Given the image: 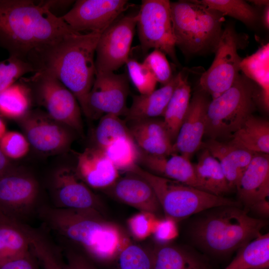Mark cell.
Here are the masks:
<instances>
[{
  "mask_svg": "<svg viewBox=\"0 0 269 269\" xmlns=\"http://www.w3.org/2000/svg\"><path fill=\"white\" fill-rule=\"evenodd\" d=\"M119 177L110 187L104 190L121 202L155 215L162 210L160 205L150 185L143 179L131 173Z\"/></svg>",
  "mask_w": 269,
  "mask_h": 269,
  "instance_id": "obj_20",
  "label": "cell"
},
{
  "mask_svg": "<svg viewBox=\"0 0 269 269\" xmlns=\"http://www.w3.org/2000/svg\"><path fill=\"white\" fill-rule=\"evenodd\" d=\"M14 165L0 150V176L12 168Z\"/></svg>",
  "mask_w": 269,
  "mask_h": 269,
  "instance_id": "obj_46",
  "label": "cell"
},
{
  "mask_svg": "<svg viewBox=\"0 0 269 269\" xmlns=\"http://www.w3.org/2000/svg\"><path fill=\"white\" fill-rule=\"evenodd\" d=\"M240 70L260 89L259 104L266 111L269 108V44L262 45L252 55L243 58Z\"/></svg>",
  "mask_w": 269,
  "mask_h": 269,
  "instance_id": "obj_30",
  "label": "cell"
},
{
  "mask_svg": "<svg viewBox=\"0 0 269 269\" xmlns=\"http://www.w3.org/2000/svg\"><path fill=\"white\" fill-rule=\"evenodd\" d=\"M250 2L253 3L256 6L259 7H264L269 5V1L268 0H249Z\"/></svg>",
  "mask_w": 269,
  "mask_h": 269,
  "instance_id": "obj_48",
  "label": "cell"
},
{
  "mask_svg": "<svg viewBox=\"0 0 269 269\" xmlns=\"http://www.w3.org/2000/svg\"><path fill=\"white\" fill-rule=\"evenodd\" d=\"M157 220L153 214L140 212L130 218L127 224L133 236L137 240H143L152 234Z\"/></svg>",
  "mask_w": 269,
  "mask_h": 269,
  "instance_id": "obj_42",
  "label": "cell"
},
{
  "mask_svg": "<svg viewBox=\"0 0 269 269\" xmlns=\"http://www.w3.org/2000/svg\"><path fill=\"white\" fill-rule=\"evenodd\" d=\"M143 63L150 70L157 82L162 85L169 82L174 76L166 55L159 50L154 49L146 56Z\"/></svg>",
  "mask_w": 269,
  "mask_h": 269,
  "instance_id": "obj_41",
  "label": "cell"
},
{
  "mask_svg": "<svg viewBox=\"0 0 269 269\" xmlns=\"http://www.w3.org/2000/svg\"><path fill=\"white\" fill-rule=\"evenodd\" d=\"M178 234L176 222L165 217L156 220L151 234L156 242L164 244L174 239Z\"/></svg>",
  "mask_w": 269,
  "mask_h": 269,
  "instance_id": "obj_43",
  "label": "cell"
},
{
  "mask_svg": "<svg viewBox=\"0 0 269 269\" xmlns=\"http://www.w3.org/2000/svg\"><path fill=\"white\" fill-rule=\"evenodd\" d=\"M128 172L138 176L150 185L165 217L176 222L217 206H241L238 201L217 196L196 187L155 175L138 164L134 165Z\"/></svg>",
  "mask_w": 269,
  "mask_h": 269,
  "instance_id": "obj_7",
  "label": "cell"
},
{
  "mask_svg": "<svg viewBox=\"0 0 269 269\" xmlns=\"http://www.w3.org/2000/svg\"><path fill=\"white\" fill-rule=\"evenodd\" d=\"M266 223L252 217L241 206L224 205L194 215L188 232L198 249L211 255L223 257L256 238Z\"/></svg>",
  "mask_w": 269,
  "mask_h": 269,
  "instance_id": "obj_4",
  "label": "cell"
},
{
  "mask_svg": "<svg viewBox=\"0 0 269 269\" xmlns=\"http://www.w3.org/2000/svg\"><path fill=\"white\" fill-rule=\"evenodd\" d=\"M196 3L216 10L224 16L237 19L250 27H255L261 19L258 11L243 0H195Z\"/></svg>",
  "mask_w": 269,
  "mask_h": 269,
  "instance_id": "obj_34",
  "label": "cell"
},
{
  "mask_svg": "<svg viewBox=\"0 0 269 269\" xmlns=\"http://www.w3.org/2000/svg\"><path fill=\"white\" fill-rule=\"evenodd\" d=\"M230 142L254 153H269V123L253 115L231 136Z\"/></svg>",
  "mask_w": 269,
  "mask_h": 269,
  "instance_id": "obj_29",
  "label": "cell"
},
{
  "mask_svg": "<svg viewBox=\"0 0 269 269\" xmlns=\"http://www.w3.org/2000/svg\"><path fill=\"white\" fill-rule=\"evenodd\" d=\"M131 136L127 125L119 116L106 114L100 118L95 132L96 147L103 149L122 138Z\"/></svg>",
  "mask_w": 269,
  "mask_h": 269,
  "instance_id": "obj_36",
  "label": "cell"
},
{
  "mask_svg": "<svg viewBox=\"0 0 269 269\" xmlns=\"http://www.w3.org/2000/svg\"><path fill=\"white\" fill-rule=\"evenodd\" d=\"M261 18L264 27L268 29L269 28V5L264 8Z\"/></svg>",
  "mask_w": 269,
  "mask_h": 269,
  "instance_id": "obj_47",
  "label": "cell"
},
{
  "mask_svg": "<svg viewBox=\"0 0 269 269\" xmlns=\"http://www.w3.org/2000/svg\"><path fill=\"white\" fill-rule=\"evenodd\" d=\"M186 70L178 73V81L168 102L164 115L163 122L174 143L187 112L191 97V88Z\"/></svg>",
  "mask_w": 269,
  "mask_h": 269,
  "instance_id": "obj_27",
  "label": "cell"
},
{
  "mask_svg": "<svg viewBox=\"0 0 269 269\" xmlns=\"http://www.w3.org/2000/svg\"><path fill=\"white\" fill-rule=\"evenodd\" d=\"M269 234H260L238 250L234 259L224 269H268Z\"/></svg>",
  "mask_w": 269,
  "mask_h": 269,
  "instance_id": "obj_32",
  "label": "cell"
},
{
  "mask_svg": "<svg viewBox=\"0 0 269 269\" xmlns=\"http://www.w3.org/2000/svg\"><path fill=\"white\" fill-rule=\"evenodd\" d=\"M68 269H95L91 262L81 254L70 249L65 250Z\"/></svg>",
  "mask_w": 269,
  "mask_h": 269,
  "instance_id": "obj_45",
  "label": "cell"
},
{
  "mask_svg": "<svg viewBox=\"0 0 269 269\" xmlns=\"http://www.w3.org/2000/svg\"><path fill=\"white\" fill-rule=\"evenodd\" d=\"M7 132L5 123L3 119L0 117V139Z\"/></svg>",
  "mask_w": 269,
  "mask_h": 269,
  "instance_id": "obj_49",
  "label": "cell"
},
{
  "mask_svg": "<svg viewBox=\"0 0 269 269\" xmlns=\"http://www.w3.org/2000/svg\"><path fill=\"white\" fill-rule=\"evenodd\" d=\"M102 33L74 31L32 62L36 72L50 73L69 90L76 98L82 112L95 78V52Z\"/></svg>",
  "mask_w": 269,
  "mask_h": 269,
  "instance_id": "obj_3",
  "label": "cell"
},
{
  "mask_svg": "<svg viewBox=\"0 0 269 269\" xmlns=\"http://www.w3.org/2000/svg\"><path fill=\"white\" fill-rule=\"evenodd\" d=\"M137 13L121 15L101 34L95 52L96 73L114 72L129 58Z\"/></svg>",
  "mask_w": 269,
  "mask_h": 269,
  "instance_id": "obj_12",
  "label": "cell"
},
{
  "mask_svg": "<svg viewBox=\"0 0 269 269\" xmlns=\"http://www.w3.org/2000/svg\"><path fill=\"white\" fill-rule=\"evenodd\" d=\"M30 147L24 135L17 132L7 131L0 139V150L9 160L23 158Z\"/></svg>",
  "mask_w": 269,
  "mask_h": 269,
  "instance_id": "obj_40",
  "label": "cell"
},
{
  "mask_svg": "<svg viewBox=\"0 0 269 269\" xmlns=\"http://www.w3.org/2000/svg\"><path fill=\"white\" fill-rule=\"evenodd\" d=\"M30 250L25 224L0 212V265Z\"/></svg>",
  "mask_w": 269,
  "mask_h": 269,
  "instance_id": "obj_26",
  "label": "cell"
},
{
  "mask_svg": "<svg viewBox=\"0 0 269 269\" xmlns=\"http://www.w3.org/2000/svg\"><path fill=\"white\" fill-rule=\"evenodd\" d=\"M201 148L207 149L219 162L232 190L256 153L229 142L210 138L203 142Z\"/></svg>",
  "mask_w": 269,
  "mask_h": 269,
  "instance_id": "obj_23",
  "label": "cell"
},
{
  "mask_svg": "<svg viewBox=\"0 0 269 269\" xmlns=\"http://www.w3.org/2000/svg\"><path fill=\"white\" fill-rule=\"evenodd\" d=\"M38 215L59 237L80 247L94 260L110 262L129 243L122 230L96 210H75L42 206Z\"/></svg>",
  "mask_w": 269,
  "mask_h": 269,
  "instance_id": "obj_2",
  "label": "cell"
},
{
  "mask_svg": "<svg viewBox=\"0 0 269 269\" xmlns=\"http://www.w3.org/2000/svg\"><path fill=\"white\" fill-rule=\"evenodd\" d=\"M74 31L46 1L0 0V46L30 63Z\"/></svg>",
  "mask_w": 269,
  "mask_h": 269,
  "instance_id": "obj_1",
  "label": "cell"
},
{
  "mask_svg": "<svg viewBox=\"0 0 269 269\" xmlns=\"http://www.w3.org/2000/svg\"><path fill=\"white\" fill-rule=\"evenodd\" d=\"M34 104L31 87L23 77L0 94V117L17 122L32 110Z\"/></svg>",
  "mask_w": 269,
  "mask_h": 269,
  "instance_id": "obj_28",
  "label": "cell"
},
{
  "mask_svg": "<svg viewBox=\"0 0 269 269\" xmlns=\"http://www.w3.org/2000/svg\"><path fill=\"white\" fill-rule=\"evenodd\" d=\"M129 93V79L126 74L96 73L82 113L94 119L108 114L125 116L128 109L127 99Z\"/></svg>",
  "mask_w": 269,
  "mask_h": 269,
  "instance_id": "obj_14",
  "label": "cell"
},
{
  "mask_svg": "<svg viewBox=\"0 0 269 269\" xmlns=\"http://www.w3.org/2000/svg\"><path fill=\"white\" fill-rule=\"evenodd\" d=\"M239 202L250 209L269 197V154L256 153L240 176L236 188Z\"/></svg>",
  "mask_w": 269,
  "mask_h": 269,
  "instance_id": "obj_18",
  "label": "cell"
},
{
  "mask_svg": "<svg viewBox=\"0 0 269 269\" xmlns=\"http://www.w3.org/2000/svg\"><path fill=\"white\" fill-rule=\"evenodd\" d=\"M38 263L30 250L25 254L0 265V269H38Z\"/></svg>",
  "mask_w": 269,
  "mask_h": 269,
  "instance_id": "obj_44",
  "label": "cell"
},
{
  "mask_svg": "<svg viewBox=\"0 0 269 269\" xmlns=\"http://www.w3.org/2000/svg\"><path fill=\"white\" fill-rule=\"evenodd\" d=\"M247 40L239 34L232 25L223 29L215 56L210 67L202 73L199 88L214 99L228 89L240 74L242 59L238 50L242 49Z\"/></svg>",
  "mask_w": 269,
  "mask_h": 269,
  "instance_id": "obj_9",
  "label": "cell"
},
{
  "mask_svg": "<svg viewBox=\"0 0 269 269\" xmlns=\"http://www.w3.org/2000/svg\"><path fill=\"white\" fill-rule=\"evenodd\" d=\"M153 269H210L207 260L191 248L160 244L154 248Z\"/></svg>",
  "mask_w": 269,
  "mask_h": 269,
  "instance_id": "obj_25",
  "label": "cell"
},
{
  "mask_svg": "<svg viewBox=\"0 0 269 269\" xmlns=\"http://www.w3.org/2000/svg\"><path fill=\"white\" fill-rule=\"evenodd\" d=\"M208 95L200 88L194 93L173 144V154H179L190 159L201 148L205 134L206 112L210 102Z\"/></svg>",
  "mask_w": 269,
  "mask_h": 269,
  "instance_id": "obj_17",
  "label": "cell"
},
{
  "mask_svg": "<svg viewBox=\"0 0 269 269\" xmlns=\"http://www.w3.org/2000/svg\"><path fill=\"white\" fill-rule=\"evenodd\" d=\"M75 170L89 187L105 190L120 177L119 171L105 154L96 146L87 147L79 153Z\"/></svg>",
  "mask_w": 269,
  "mask_h": 269,
  "instance_id": "obj_19",
  "label": "cell"
},
{
  "mask_svg": "<svg viewBox=\"0 0 269 269\" xmlns=\"http://www.w3.org/2000/svg\"><path fill=\"white\" fill-rule=\"evenodd\" d=\"M39 186L33 175L16 166L0 176V212L22 222L36 208Z\"/></svg>",
  "mask_w": 269,
  "mask_h": 269,
  "instance_id": "obj_13",
  "label": "cell"
},
{
  "mask_svg": "<svg viewBox=\"0 0 269 269\" xmlns=\"http://www.w3.org/2000/svg\"><path fill=\"white\" fill-rule=\"evenodd\" d=\"M178 81L177 74L160 88L147 94L134 96L125 115L126 121L163 117Z\"/></svg>",
  "mask_w": 269,
  "mask_h": 269,
  "instance_id": "obj_24",
  "label": "cell"
},
{
  "mask_svg": "<svg viewBox=\"0 0 269 269\" xmlns=\"http://www.w3.org/2000/svg\"><path fill=\"white\" fill-rule=\"evenodd\" d=\"M170 9L176 46L186 55L215 52L225 16L194 0L170 2Z\"/></svg>",
  "mask_w": 269,
  "mask_h": 269,
  "instance_id": "obj_5",
  "label": "cell"
},
{
  "mask_svg": "<svg viewBox=\"0 0 269 269\" xmlns=\"http://www.w3.org/2000/svg\"><path fill=\"white\" fill-rule=\"evenodd\" d=\"M17 122L30 146L44 155L65 152L74 140V131L52 118L44 111L31 110Z\"/></svg>",
  "mask_w": 269,
  "mask_h": 269,
  "instance_id": "obj_11",
  "label": "cell"
},
{
  "mask_svg": "<svg viewBox=\"0 0 269 269\" xmlns=\"http://www.w3.org/2000/svg\"><path fill=\"white\" fill-rule=\"evenodd\" d=\"M126 64L130 79L140 94H147L155 90L157 81L143 62L129 58Z\"/></svg>",
  "mask_w": 269,
  "mask_h": 269,
  "instance_id": "obj_39",
  "label": "cell"
},
{
  "mask_svg": "<svg viewBox=\"0 0 269 269\" xmlns=\"http://www.w3.org/2000/svg\"><path fill=\"white\" fill-rule=\"evenodd\" d=\"M129 6L126 0H78L61 17L76 32H103Z\"/></svg>",
  "mask_w": 269,
  "mask_h": 269,
  "instance_id": "obj_15",
  "label": "cell"
},
{
  "mask_svg": "<svg viewBox=\"0 0 269 269\" xmlns=\"http://www.w3.org/2000/svg\"><path fill=\"white\" fill-rule=\"evenodd\" d=\"M168 0H143L137 13L136 26L144 54L150 49L161 51L178 64Z\"/></svg>",
  "mask_w": 269,
  "mask_h": 269,
  "instance_id": "obj_10",
  "label": "cell"
},
{
  "mask_svg": "<svg viewBox=\"0 0 269 269\" xmlns=\"http://www.w3.org/2000/svg\"><path fill=\"white\" fill-rule=\"evenodd\" d=\"M128 122L131 136L139 150L157 156L173 154V143L163 119L149 118Z\"/></svg>",
  "mask_w": 269,
  "mask_h": 269,
  "instance_id": "obj_21",
  "label": "cell"
},
{
  "mask_svg": "<svg viewBox=\"0 0 269 269\" xmlns=\"http://www.w3.org/2000/svg\"><path fill=\"white\" fill-rule=\"evenodd\" d=\"M30 250L44 269H68L61 250L52 243L44 232L29 227Z\"/></svg>",
  "mask_w": 269,
  "mask_h": 269,
  "instance_id": "obj_33",
  "label": "cell"
},
{
  "mask_svg": "<svg viewBox=\"0 0 269 269\" xmlns=\"http://www.w3.org/2000/svg\"><path fill=\"white\" fill-rule=\"evenodd\" d=\"M203 149L197 162L193 164L202 189L211 194L224 196L232 191L218 160L209 151Z\"/></svg>",
  "mask_w": 269,
  "mask_h": 269,
  "instance_id": "obj_31",
  "label": "cell"
},
{
  "mask_svg": "<svg viewBox=\"0 0 269 269\" xmlns=\"http://www.w3.org/2000/svg\"><path fill=\"white\" fill-rule=\"evenodd\" d=\"M260 89L243 74L233 85L209 102L204 134L212 139L231 137L259 104Z\"/></svg>",
  "mask_w": 269,
  "mask_h": 269,
  "instance_id": "obj_6",
  "label": "cell"
},
{
  "mask_svg": "<svg viewBox=\"0 0 269 269\" xmlns=\"http://www.w3.org/2000/svg\"><path fill=\"white\" fill-rule=\"evenodd\" d=\"M138 150L137 164L143 165L148 171L202 190L190 159L179 154L157 156Z\"/></svg>",
  "mask_w": 269,
  "mask_h": 269,
  "instance_id": "obj_22",
  "label": "cell"
},
{
  "mask_svg": "<svg viewBox=\"0 0 269 269\" xmlns=\"http://www.w3.org/2000/svg\"><path fill=\"white\" fill-rule=\"evenodd\" d=\"M102 150L119 171L127 172L137 164L139 150L132 136L119 139Z\"/></svg>",
  "mask_w": 269,
  "mask_h": 269,
  "instance_id": "obj_35",
  "label": "cell"
},
{
  "mask_svg": "<svg viewBox=\"0 0 269 269\" xmlns=\"http://www.w3.org/2000/svg\"><path fill=\"white\" fill-rule=\"evenodd\" d=\"M51 190L56 208L101 211L100 199L74 168L68 166L58 168L52 177Z\"/></svg>",
  "mask_w": 269,
  "mask_h": 269,
  "instance_id": "obj_16",
  "label": "cell"
},
{
  "mask_svg": "<svg viewBox=\"0 0 269 269\" xmlns=\"http://www.w3.org/2000/svg\"><path fill=\"white\" fill-rule=\"evenodd\" d=\"M25 79L30 85L34 104L50 117L76 134L84 135L82 111L73 93L58 79L44 71H37Z\"/></svg>",
  "mask_w": 269,
  "mask_h": 269,
  "instance_id": "obj_8",
  "label": "cell"
},
{
  "mask_svg": "<svg viewBox=\"0 0 269 269\" xmlns=\"http://www.w3.org/2000/svg\"><path fill=\"white\" fill-rule=\"evenodd\" d=\"M36 70L28 61L14 56L0 61V94L27 73Z\"/></svg>",
  "mask_w": 269,
  "mask_h": 269,
  "instance_id": "obj_38",
  "label": "cell"
},
{
  "mask_svg": "<svg viewBox=\"0 0 269 269\" xmlns=\"http://www.w3.org/2000/svg\"><path fill=\"white\" fill-rule=\"evenodd\" d=\"M116 259L118 269H153L154 249L129 242L121 249Z\"/></svg>",
  "mask_w": 269,
  "mask_h": 269,
  "instance_id": "obj_37",
  "label": "cell"
}]
</instances>
